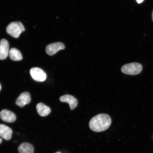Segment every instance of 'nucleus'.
<instances>
[{
	"mask_svg": "<svg viewBox=\"0 0 153 153\" xmlns=\"http://www.w3.org/2000/svg\"><path fill=\"white\" fill-rule=\"evenodd\" d=\"M111 122V119L108 115L100 114L92 118L89 122V127L92 131L96 132H100L108 129Z\"/></svg>",
	"mask_w": 153,
	"mask_h": 153,
	"instance_id": "nucleus-1",
	"label": "nucleus"
},
{
	"mask_svg": "<svg viewBox=\"0 0 153 153\" xmlns=\"http://www.w3.org/2000/svg\"><path fill=\"white\" fill-rule=\"evenodd\" d=\"M121 71L124 74L135 75L140 74L143 70L142 65L137 62H133L124 65L122 67Z\"/></svg>",
	"mask_w": 153,
	"mask_h": 153,
	"instance_id": "nucleus-2",
	"label": "nucleus"
},
{
	"mask_svg": "<svg viewBox=\"0 0 153 153\" xmlns=\"http://www.w3.org/2000/svg\"><path fill=\"white\" fill-rule=\"evenodd\" d=\"M25 28L23 25L20 22H14L10 24L7 28V33L15 38H18Z\"/></svg>",
	"mask_w": 153,
	"mask_h": 153,
	"instance_id": "nucleus-3",
	"label": "nucleus"
},
{
	"mask_svg": "<svg viewBox=\"0 0 153 153\" xmlns=\"http://www.w3.org/2000/svg\"><path fill=\"white\" fill-rule=\"evenodd\" d=\"M32 77L37 82L45 81L47 78V74L41 68H32L30 70Z\"/></svg>",
	"mask_w": 153,
	"mask_h": 153,
	"instance_id": "nucleus-4",
	"label": "nucleus"
},
{
	"mask_svg": "<svg viewBox=\"0 0 153 153\" xmlns=\"http://www.w3.org/2000/svg\"><path fill=\"white\" fill-rule=\"evenodd\" d=\"M65 48L64 44L60 42L51 43L48 45L46 48V52L48 55L52 56L59 51L64 49Z\"/></svg>",
	"mask_w": 153,
	"mask_h": 153,
	"instance_id": "nucleus-5",
	"label": "nucleus"
},
{
	"mask_svg": "<svg viewBox=\"0 0 153 153\" xmlns=\"http://www.w3.org/2000/svg\"><path fill=\"white\" fill-rule=\"evenodd\" d=\"M9 46L6 39H2L0 42V60H4L9 53Z\"/></svg>",
	"mask_w": 153,
	"mask_h": 153,
	"instance_id": "nucleus-6",
	"label": "nucleus"
},
{
	"mask_svg": "<svg viewBox=\"0 0 153 153\" xmlns=\"http://www.w3.org/2000/svg\"><path fill=\"white\" fill-rule=\"evenodd\" d=\"M31 101V97L29 93L25 92L21 94L17 98L16 104L18 106L22 108L25 105L29 104Z\"/></svg>",
	"mask_w": 153,
	"mask_h": 153,
	"instance_id": "nucleus-7",
	"label": "nucleus"
},
{
	"mask_svg": "<svg viewBox=\"0 0 153 153\" xmlns=\"http://www.w3.org/2000/svg\"><path fill=\"white\" fill-rule=\"evenodd\" d=\"M0 118L3 121L8 123H13L16 120V115L14 113L7 110H3L0 112Z\"/></svg>",
	"mask_w": 153,
	"mask_h": 153,
	"instance_id": "nucleus-8",
	"label": "nucleus"
},
{
	"mask_svg": "<svg viewBox=\"0 0 153 153\" xmlns=\"http://www.w3.org/2000/svg\"><path fill=\"white\" fill-rule=\"evenodd\" d=\"M60 100L62 102L68 103L71 110H74L77 106V99L71 95L65 94L62 95L60 97Z\"/></svg>",
	"mask_w": 153,
	"mask_h": 153,
	"instance_id": "nucleus-9",
	"label": "nucleus"
},
{
	"mask_svg": "<svg viewBox=\"0 0 153 153\" xmlns=\"http://www.w3.org/2000/svg\"><path fill=\"white\" fill-rule=\"evenodd\" d=\"M12 130L3 124H0V137L6 140H10L12 137Z\"/></svg>",
	"mask_w": 153,
	"mask_h": 153,
	"instance_id": "nucleus-10",
	"label": "nucleus"
},
{
	"mask_svg": "<svg viewBox=\"0 0 153 153\" xmlns=\"http://www.w3.org/2000/svg\"><path fill=\"white\" fill-rule=\"evenodd\" d=\"M37 111L39 115L42 116H46L51 112L50 108L42 103H39L36 106Z\"/></svg>",
	"mask_w": 153,
	"mask_h": 153,
	"instance_id": "nucleus-11",
	"label": "nucleus"
},
{
	"mask_svg": "<svg viewBox=\"0 0 153 153\" xmlns=\"http://www.w3.org/2000/svg\"><path fill=\"white\" fill-rule=\"evenodd\" d=\"M19 153H34V147L30 143H24L20 145L18 149Z\"/></svg>",
	"mask_w": 153,
	"mask_h": 153,
	"instance_id": "nucleus-12",
	"label": "nucleus"
},
{
	"mask_svg": "<svg viewBox=\"0 0 153 153\" xmlns=\"http://www.w3.org/2000/svg\"><path fill=\"white\" fill-rule=\"evenodd\" d=\"M9 55L10 58L12 60L19 61L22 60V53L18 50L15 48H13L9 50Z\"/></svg>",
	"mask_w": 153,
	"mask_h": 153,
	"instance_id": "nucleus-13",
	"label": "nucleus"
},
{
	"mask_svg": "<svg viewBox=\"0 0 153 153\" xmlns=\"http://www.w3.org/2000/svg\"><path fill=\"white\" fill-rule=\"evenodd\" d=\"M137 3L140 4L142 3L143 1H144V0H136Z\"/></svg>",
	"mask_w": 153,
	"mask_h": 153,
	"instance_id": "nucleus-14",
	"label": "nucleus"
},
{
	"mask_svg": "<svg viewBox=\"0 0 153 153\" xmlns=\"http://www.w3.org/2000/svg\"><path fill=\"white\" fill-rule=\"evenodd\" d=\"M2 142V140L0 138V144H1V143Z\"/></svg>",
	"mask_w": 153,
	"mask_h": 153,
	"instance_id": "nucleus-15",
	"label": "nucleus"
},
{
	"mask_svg": "<svg viewBox=\"0 0 153 153\" xmlns=\"http://www.w3.org/2000/svg\"><path fill=\"white\" fill-rule=\"evenodd\" d=\"M152 20H153V12H152Z\"/></svg>",
	"mask_w": 153,
	"mask_h": 153,
	"instance_id": "nucleus-16",
	"label": "nucleus"
},
{
	"mask_svg": "<svg viewBox=\"0 0 153 153\" xmlns=\"http://www.w3.org/2000/svg\"><path fill=\"white\" fill-rule=\"evenodd\" d=\"M1 85H0V90H1Z\"/></svg>",
	"mask_w": 153,
	"mask_h": 153,
	"instance_id": "nucleus-17",
	"label": "nucleus"
},
{
	"mask_svg": "<svg viewBox=\"0 0 153 153\" xmlns=\"http://www.w3.org/2000/svg\"><path fill=\"white\" fill-rule=\"evenodd\" d=\"M56 153H61L60 152H56Z\"/></svg>",
	"mask_w": 153,
	"mask_h": 153,
	"instance_id": "nucleus-18",
	"label": "nucleus"
},
{
	"mask_svg": "<svg viewBox=\"0 0 153 153\" xmlns=\"http://www.w3.org/2000/svg\"></svg>",
	"mask_w": 153,
	"mask_h": 153,
	"instance_id": "nucleus-19",
	"label": "nucleus"
}]
</instances>
